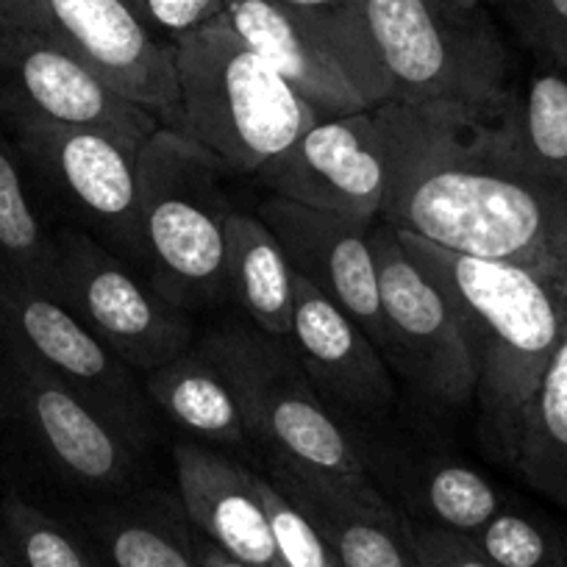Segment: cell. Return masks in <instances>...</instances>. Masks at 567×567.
<instances>
[{
  "label": "cell",
  "mask_w": 567,
  "mask_h": 567,
  "mask_svg": "<svg viewBox=\"0 0 567 567\" xmlns=\"http://www.w3.org/2000/svg\"><path fill=\"white\" fill-rule=\"evenodd\" d=\"M259 217L278 237L292 270L357 320L390 359L379 272L370 248L375 220L309 209L284 198H267L259 206Z\"/></svg>",
  "instance_id": "cell-16"
},
{
  "label": "cell",
  "mask_w": 567,
  "mask_h": 567,
  "mask_svg": "<svg viewBox=\"0 0 567 567\" xmlns=\"http://www.w3.org/2000/svg\"><path fill=\"white\" fill-rule=\"evenodd\" d=\"M0 417L79 504L145 482V454L7 337H0Z\"/></svg>",
  "instance_id": "cell-8"
},
{
  "label": "cell",
  "mask_w": 567,
  "mask_h": 567,
  "mask_svg": "<svg viewBox=\"0 0 567 567\" xmlns=\"http://www.w3.org/2000/svg\"><path fill=\"white\" fill-rule=\"evenodd\" d=\"M223 14L320 120L375 109L353 59L315 23L276 0H228Z\"/></svg>",
  "instance_id": "cell-18"
},
{
  "label": "cell",
  "mask_w": 567,
  "mask_h": 567,
  "mask_svg": "<svg viewBox=\"0 0 567 567\" xmlns=\"http://www.w3.org/2000/svg\"><path fill=\"white\" fill-rule=\"evenodd\" d=\"M0 567H18V565H14V561H12V556H9L3 548H0Z\"/></svg>",
  "instance_id": "cell-36"
},
{
  "label": "cell",
  "mask_w": 567,
  "mask_h": 567,
  "mask_svg": "<svg viewBox=\"0 0 567 567\" xmlns=\"http://www.w3.org/2000/svg\"><path fill=\"white\" fill-rule=\"evenodd\" d=\"M261 476L290 501L342 567H417L414 526L368 473L259 456Z\"/></svg>",
  "instance_id": "cell-14"
},
{
  "label": "cell",
  "mask_w": 567,
  "mask_h": 567,
  "mask_svg": "<svg viewBox=\"0 0 567 567\" xmlns=\"http://www.w3.org/2000/svg\"><path fill=\"white\" fill-rule=\"evenodd\" d=\"M142 386L154 409L176 423L189 443L223 451L243 462L256 456L259 462L226 373L209 353L200 351V346L142 375Z\"/></svg>",
  "instance_id": "cell-22"
},
{
  "label": "cell",
  "mask_w": 567,
  "mask_h": 567,
  "mask_svg": "<svg viewBox=\"0 0 567 567\" xmlns=\"http://www.w3.org/2000/svg\"><path fill=\"white\" fill-rule=\"evenodd\" d=\"M0 131L12 142L31 195L51 204L68 228L97 239L145 276L136 187L140 151L81 125L7 123Z\"/></svg>",
  "instance_id": "cell-7"
},
{
  "label": "cell",
  "mask_w": 567,
  "mask_h": 567,
  "mask_svg": "<svg viewBox=\"0 0 567 567\" xmlns=\"http://www.w3.org/2000/svg\"><path fill=\"white\" fill-rule=\"evenodd\" d=\"M256 178L272 198L375 220L384 200V159L373 109L318 120Z\"/></svg>",
  "instance_id": "cell-15"
},
{
  "label": "cell",
  "mask_w": 567,
  "mask_h": 567,
  "mask_svg": "<svg viewBox=\"0 0 567 567\" xmlns=\"http://www.w3.org/2000/svg\"><path fill=\"white\" fill-rule=\"evenodd\" d=\"M398 237L460 323L484 434L509 465L523 412L567 329V276L456 254L409 231Z\"/></svg>",
  "instance_id": "cell-2"
},
{
  "label": "cell",
  "mask_w": 567,
  "mask_h": 567,
  "mask_svg": "<svg viewBox=\"0 0 567 567\" xmlns=\"http://www.w3.org/2000/svg\"><path fill=\"white\" fill-rule=\"evenodd\" d=\"M48 292L134 373L145 375L195 346L189 312L142 281L140 270L79 228L51 231Z\"/></svg>",
  "instance_id": "cell-9"
},
{
  "label": "cell",
  "mask_w": 567,
  "mask_h": 567,
  "mask_svg": "<svg viewBox=\"0 0 567 567\" xmlns=\"http://www.w3.org/2000/svg\"><path fill=\"white\" fill-rule=\"evenodd\" d=\"M182 131L231 173H259L318 123L292 90L226 14L171 40Z\"/></svg>",
  "instance_id": "cell-3"
},
{
  "label": "cell",
  "mask_w": 567,
  "mask_h": 567,
  "mask_svg": "<svg viewBox=\"0 0 567 567\" xmlns=\"http://www.w3.org/2000/svg\"><path fill=\"white\" fill-rule=\"evenodd\" d=\"M509 465L567 512V329L523 412Z\"/></svg>",
  "instance_id": "cell-24"
},
{
  "label": "cell",
  "mask_w": 567,
  "mask_h": 567,
  "mask_svg": "<svg viewBox=\"0 0 567 567\" xmlns=\"http://www.w3.org/2000/svg\"><path fill=\"white\" fill-rule=\"evenodd\" d=\"M460 3H467V7H476L478 0H460Z\"/></svg>",
  "instance_id": "cell-37"
},
{
  "label": "cell",
  "mask_w": 567,
  "mask_h": 567,
  "mask_svg": "<svg viewBox=\"0 0 567 567\" xmlns=\"http://www.w3.org/2000/svg\"><path fill=\"white\" fill-rule=\"evenodd\" d=\"M7 123L81 125L131 151H140L162 125L51 42L0 31V125Z\"/></svg>",
  "instance_id": "cell-13"
},
{
  "label": "cell",
  "mask_w": 567,
  "mask_h": 567,
  "mask_svg": "<svg viewBox=\"0 0 567 567\" xmlns=\"http://www.w3.org/2000/svg\"><path fill=\"white\" fill-rule=\"evenodd\" d=\"M226 173L209 148L171 125L136 154L145 276L184 312L226 303Z\"/></svg>",
  "instance_id": "cell-4"
},
{
  "label": "cell",
  "mask_w": 567,
  "mask_h": 567,
  "mask_svg": "<svg viewBox=\"0 0 567 567\" xmlns=\"http://www.w3.org/2000/svg\"><path fill=\"white\" fill-rule=\"evenodd\" d=\"M373 117L384 223L456 254L567 276V187L523 165L501 112L384 103Z\"/></svg>",
  "instance_id": "cell-1"
},
{
  "label": "cell",
  "mask_w": 567,
  "mask_h": 567,
  "mask_svg": "<svg viewBox=\"0 0 567 567\" xmlns=\"http://www.w3.org/2000/svg\"><path fill=\"white\" fill-rule=\"evenodd\" d=\"M276 3L296 12L298 18L315 23L329 37H334L337 45L353 59L359 73L368 81L375 109L390 103V84H386V75L381 70L379 56H375L373 37H370L368 20H364L362 0H276Z\"/></svg>",
  "instance_id": "cell-29"
},
{
  "label": "cell",
  "mask_w": 567,
  "mask_h": 567,
  "mask_svg": "<svg viewBox=\"0 0 567 567\" xmlns=\"http://www.w3.org/2000/svg\"><path fill=\"white\" fill-rule=\"evenodd\" d=\"M226 373L256 454L337 473L364 471L362 432L323 401L290 342L223 326L198 342Z\"/></svg>",
  "instance_id": "cell-6"
},
{
  "label": "cell",
  "mask_w": 567,
  "mask_h": 567,
  "mask_svg": "<svg viewBox=\"0 0 567 567\" xmlns=\"http://www.w3.org/2000/svg\"><path fill=\"white\" fill-rule=\"evenodd\" d=\"M128 3H131V7L136 9V12L142 14V18H145V20H148V23H151V18H148V9H145V0H128ZM151 25H154V23H151Z\"/></svg>",
  "instance_id": "cell-35"
},
{
  "label": "cell",
  "mask_w": 567,
  "mask_h": 567,
  "mask_svg": "<svg viewBox=\"0 0 567 567\" xmlns=\"http://www.w3.org/2000/svg\"><path fill=\"white\" fill-rule=\"evenodd\" d=\"M478 3H504V0H478Z\"/></svg>",
  "instance_id": "cell-38"
},
{
  "label": "cell",
  "mask_w": 567,
  "mask_h": 567,
  "mask_svg": "<svg viewBox=\"0 0 567 567\" xmlns=\"http://www.w3.org/2000/svg\"><path fill=\"white\" fill-rule=\"evenodd\" d=\"M226 301L272 340H290L296 270L259 215L231 212L226 220Z\"/></svg>",
  "instance_id": "cell-23"
},
{
  "label": "cell",
  "mask_w": 567,
  "mask_h": 567,
  "mask_svg": "<svg viewBox=\"0 0 567 567\" xmlns=\"http://www.w3.org/2000/svg\"><path fill=\"white\" fill-rule=\"evenodd\" d=\"M495 567H567V534L523 506L504 509L467 534Z\"/></svg>",
  "instance_id": "cell-28"
},
{
  "label": "cell",
  "mask_w": 567,
  "mask_h": 567,
  "mask_svg": "<svg viewBox=\"0 0 567 567\" xmlns=\"http://www.w3.org/2000/svg\"><path fill=\"white\" fill-rule=\"evenodd\" d=\"M195 559H198V567H254L248 561H239L237 556L226 554L223 548H217L212 539H206L198 532H195Z\"/></svg>",
  "instance_id": "cell-34"
},
{
  "label": "cell",
  "mask_w": 567,
  "mask_h": 567,
  "mask_svg": "<svg viewBox=\"0 0 567 567\" xmlns=\"http://www.w3.org/2000/svg\"><path fill=\"white\" fill-rule=\"evenodd\" d=\"M226 3L228 0H145V9H148L151 23L176 40L220 18L226 12Z\"/></svg>",
  "instance_id": "cell-33"
},
{
  "label": "cell",
  "mask_w": 567,
  "mask_h": 567,
  "mask_svg": "<svg viewBox=\"0 0 567 567\" xmlns=\"http://www.w3.org/2000/svg\"><path fill=\"white\" fill-rule=\"evenodd\" d=\"M523 31L554 68L567 70V0H523Z\"/></svg>",
  "instance_id": "cell-31"
},
{
  "label": "cell",
  "mask_w": 567,
  "mask_h": 567,
  "mask_svg": "<svg viewBox=\"0 0 567 567\" xmlns=\"http://www.w3.org/2000/svg\"><path fill=\"white\" fill-rule=\"evenodd\" d=\"M362 432L364 471L412 526L473 534L504 509V495L454 456Z\"/></svg>",
  "instance_id": "cell-19"
},
{
  "label": "cell",
  "mask_w": 567,
  "mask_h": 567,
  "mask_svg": "<svg viewBox=\"0 0 567 567\" xmlns=\"http://www.w3.org/2000/svg\"><path fill=\"white\" fill-rule=\"evenodd\" d=\"M53 237L42 223L9 136L0 131V267L48 290Z\"/></svg>",
  "instance_id": "cell-26"
},
{
  "label": "cell",
  "mask_w": 567,
  "mask_h": 567,
  "mask_svg": "<svg viewBox=\"0 0 567 567\" xmlns=\"http://www.w3.org/2000/svg\"><path fill=\"white\" fill-rule=\"evenodd\" d=\"M0 337L51 370L120 440L148 454L156 437L154 403L140 373L103 346L59 298L0 267Z\"/></svg>",
  "instance_id": "cell-11"
},
{
  "label": "cell",
  "mask_w": 567,
  "mask_h": 567,
  "mask_svg": "<svg viewBox=\"0 0 567 567\" xmlns=\"http://www.w3.org/2000/svg\"><path fill=\"white\" fill-rule=\"evenodd\" d=\"M176 487L198 534L254 567H284L261 495V473L198 443L173 445Z\"/></svg>",
  "instance_id": "cell-20"
},
{
  "label": "cell",
  "mask_w": 567,
  "mask_h": 567,
  "mask_svg": "<svg viewBox=\"0 0 567 567\" xmlns=\"http://www.w3.org/2000/svg\"><path fill=\"white\" fill-rule=\"evenodd\" d=\"M70 520L101 567H198L195 528L182 498L148 482L81 501Z\"/></svg>",
  "instance_id": "cell-21"
},
{
  "label": "cell",
  "mask_w": 567,
  "mask_h": 567,
  "mask_svg": "<svg viewBox=\"0 0 567 567\" xmlns=\"http://www.w3.org/2000/svg\"><path fill=\"white\" fill-rule=\"evenodd\" d=\"M290 348L315 390L348 423L364 429L390 417L398 403L390 359L368 331L296 272Z\"/></svg>",
  "instance_id": "cell-17"
},
{
  "label": "cell",
  "mask_w": 567,
  "mask_h": 567,
  "mask_svg": "<svg viewBox=\"0 0 567 567\" xmlns=\"http://www.w3.org/2000/svg\"><path fill=\"white\" fill-rule=\"evenodd\" d=\"M0 31L51 42L162 125L182 131L173 45L128 0H0Z\"/></svg>",
  "instance_id": "cell-10"
},
{
  "label": "cell",
  "mask_w": 567,
  "mask_h": 567,
  "mask_svg": "<svg viewBox=\"0 0 567 567\" xmlns=\"http://www.w3.org/2000/svg\"><path fill=\"white\" fill-rule=\"evenodd\" d=\"M417 567H495L467 534L414 526Z\"/></svg>",
  "instance_id": "cell-32"
},
{
  "label": "cell",
  "mask_w": 567,
  "mask_h": 567,
  "mask_svg": "<svg viewBox=\"0 0 567 567\" xmlns=\"http://www.w3.org/2000/svg\"><path fill=\"white\" fill-rule=\"evenodd\" d=\"M370 248L390 334V362L429 401L440 406L471 403L476 398V370L445 296L414 265L390 223L373 226Z\"/></svg>",
  "instance_id": "cell-12"
},
{
  "label": "cell",
  "mask_w": 567,
  "mask_h": 567,
  "mask_svg": "<svg viewBox=\"0 0 567 567\" xmlns=\"http://www.w3.org/2000/svg\"><path fill=\"white\" fill-rule=\"evenodd\" d=\"M0 548L18 567H101L73 520H62L18 493L0 504Z\"/></svg>",
  "instance_id": "cell-27"
},
{
  "label": "cell",
  "mask_w": 567,
  "mask_h": 567,
  "mask_svg": "<svg viewBox=\"0 0 567 567\" xmlns=\"http://www.w3.org/2000/svg\"><path fill=\"white\" fill-rule=\"evenodd\" d=\"M261 495H265L267 515H270L284 567H342L329 550V545L303 520L301 512L284 498L265 476H261Z\"/></svg>",
  "instance_id": "cell-30"
},
{
  "label": "cell",
  "mask_w": 567,
  "mask_h": 567,
  "mask_svg": "<svg viewBox=\"0 0 567 567\" xmlns=\"http://www.w3.org/2000/svg\"><path fill=\"white\" fill-rule=\"evenodd\" d=\"M460 0H362L390 103H445L498 114L509 101V53L484 14Z\"/></svg>",
  "instance_id": "cell-5"
},
{
  "label": "cell",
  "mask_w": 567,
  "mask_h": 567,
  "mask_svg": "<svg viewBox=\"0 0 567 567\" xmlns=\"http://www.w3.org/2000/svg\"><path fill=\"white\" fill-rule=\"evenodd\" d=\"M501 123L523 165L548 182L567 187V73L539 70L526 90L512 92Z\"/></svg>",
  "instance_id": "cell-25"
}]
</instances>
